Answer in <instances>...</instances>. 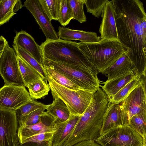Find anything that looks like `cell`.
Instances as JSON below:
<instances>
[{"instance_id":"8fae6325","label":"cell","mask_w":146,"mask_h":146,"mask_svg":"<svg viewBox=\"0 0 146 146\" xmlns=\"http://www.w3.org/2000/svg\"><path fill=\"white\" fill-rule=\"evenodd\" d=\"M18 127L16 111L0 108V146H16Z\"/></svg>"},{"instance_id":"5b68a950","label":"cell","mask_w":146,"mask_h":146,"mask_svg":"<svg viewBox=\"0 0 146 146\" xmlns=\"http://www.w3.org/2000/svg\"><path fill=\"white\" fill-rule=\"evenodd\" d=\"M42 64L65 76L80 89L94 93L99 89L100 81L98 74L83 67L43 59Z\"/></svg>"},{"instance_id":"d4e9b609","label":"cell","mask_w":146,"mask_h":146,"mask_svg":"<svg viewBox=\"0 0 146 146\" xmlns=\"http://www.w3.org/2000/svg\"><path fill=\"white\" fill-rule=\"evenodd\" d=\"M42 66L47 80V79L54 80L57 83L71 90L77 91L80 88L64 75L54 69L45 65Z\"/></svg>"},{"instance_id":"4fadbf2b","label":"cell","mask_w":146,"mask_h":146,"mask_svg":"<svg viewBox=\"0 0 146 146\" xmlns=\"http://www.w3.org/2000/svg\"><path fill=\"white\" fill-rule=\"evenodd\" d=\"M59 127L58 122H54L53 118L45 111V115L38 123L30 125L18 126L17 143L41 133L55 132Z\"/></svg>"},{"instance_id":"6da1fadb","label":"cell","mask_w":146,"mask_h":146,"mask_svg":"<svg viewBox=\"0 0 146 146\" xmlns=\"http://www.w3.org/2000/svg\"><path fill=\"white\" fill-rule=\"evenodd\" d=\"M119 42L139 76L146 75V31L141 25L146 17L143 4L139 0H112Z\"/></svg>"},{"instance_id":"836d02e7","label":"cell","mask_w":146,"mask_h":146,"mask_svg":"<svg viewBox=\"0 0 146 146\" xmlns=\"http://www.w3.org/2000/svg\"><path fill=\"white\" fill-rule=\"evenodd\" d=\"M109 0H84L87 11L98 18L101 17L105 6Z\"/></svg>"},{"instance_id":"f1b7e54d","label":"cell","mask_w":146,"mask_h":146,"mask_svg":"<svg viewBox=\"0 0 146 146\" xmlns=\"http://www.w3.org/2000/svg\"><path fill=\"white\" fill-rule=\"evenodd\" d=\"M146 112L135 115L129 119L128 125L144 139L146 137Z\"/></svg>"},{"instance_id":"4316f807","label":"cell","mask_w":146,"mask_h":146,"mask_svg":"<svg viewBox=\"0 0 146 146\" xmlns=\"http://www.w3.org/2000/svg\"><path fill=\"white\" fill-rule=\"evenodd\" d=\"M13 46L17 56L33 68L39 74L42 78L47 80L44 68L40 63L21 47L13 44Z\"/></svg>"},{"instance_id":"ffe728a7","label":"cell","mask_w":146,"mask_h":146,"mask_svg":"<svg viewBox=\"0 0 146 146\" xmlns=\"http://www.w3.org/2000/svg\"><path fill=\"white\" fill-rule=\"evenodd\" d=\"M80 116L70 115L66 121L58 122L59 127L53 135L52 146H62L75 127Z\"/></svg>"},{"instance_id":"9c48e42d","label":"cell","mask_w":146,"mask_h":146,"mask_svg":"<svg viewBox=\"0 0 146 146\" xmlns=\"http://www.w3.org/2000/svg\"><path fill=\"white\" fill-rule=\"evenodd\" d=\"M32 100L24 85H4L0 88V108L16 111Z\"/></svg>"},{"instance_id":"83f0119b","label":"cell","mask_w":146,"mask_h":146,"mask_svg":"<svg viewBox=\"0 0 146 146\" xmlns=\"http://www.w3.org/2000/svg\"><path fill=\"white\" fill-rule=\"evenodd\" d=\"M61 0H39L44 12L50 21L59 19Z\"/></svg>"},{"instance_id":"e575fe53","label":"cell","mask_w":146,"mask_h":146,"mask_svg":"<svg viewBox=\"0 0 146 146\" xmlns=\"http://www.w3.org/2000/svg\"><path fill=\"white\" fill-rule=\"evenodd\" d=\"M73 19L71 11L68 0H61L58 21L61 25L65 27Z\"/></svg>"},{"instance_id":"9a60e30c","label":"cell","mask_w":146,"mask_h":146,"mask_svg":"<svg viewBox=\"0 0 146 146\" xmlns=\"http://www.w3.org/2000/svg\"><path fill=\"white\" fill-rule=\"evenodd\" d=\"M13 44L23 48L42 66L43 60L40 46L31 35L23 30L17 32Z\"/></svg>"},{"instance_id":"4dcf8cb0","label":"cell","mask_w":146,"mask_h":146,"mask_svg":"<svg viewBox=\"0 0 146 146\" xmlns=\"http://www.w3.org/2000/svg\"><path fill=\"white\" fill-rule=\"evenodd\" d=\"M71 11L72 19H75L82 23L86 21L84 10V0H68Z\"/></svg>"},{"instance_id":"f546056e","label":"cell","mask_w":146,"mask_h":146,"mask_svg":"<svg viewBox=\"0 0 146 146\" xmlns=\"http://www.w3.org/2000/svg\"><path fill=\"white\" fill-rule=\"evenodd\" d=\"M140 77L138 76L130 81L109 100L116 104L120 103L140 84Z\"/></svg>"},{"instance_id":"d6986e66","label":"cell","mask_w":146,"mask_h":146,"mask_svg":"<svg viewBox=\"0 0 146 146\" xmlns=\"http://www.w3.org/2000/svg\"><path fill=\"white\" fill-rule=\"evenodd\" d=\"M138 76L134 70L109 81L103 82L102 90L108 96L109 100L130 81Z\"/></svg>"},{"instance_id":"ba28073f","label":"cell","mask_w":146,"mask_h":146,"mask_svg":"<svg viewBox=\"0 0 146 146\" xmlns=\"http://www.w3.org/2000/svg\"><path fill=\"white\" fill-rule=\"evenodd\" d=\"M0 74L5 85H24L21 74L17 56L8 42L0 59Z\"/></svg>"},{"instance_id":"3957f363","label":"cell","mask_w":146,"mask_h":146,"mask_svg":"<svg viewBox=\"0 0 146 146\" xmlns=\"http://www.w3.org/2000/svg\"><path fill=\"white\" fill-rule=\"evenodd\" d=\"M40 46L42 60L82 67L98 73L80 50L77 42L60 39L46 40Z\"/></svg>"},{"instance_id":"d590c367","label":"cell","mask_w":146,"mask_h":146,"mask_svg":"<svg viewBox=\"0 0 146 146\" xmlns=\"http://www.w3.org/2000/svg\"><path fill=\"white\" fill-rule=\"evenodd\" d=\"M73 146H102L94 140H87L79 142Z\"/></svg>"},{"instance_id":"1f68e13d","label":"cell","mask_w":146,"mask_h":146,"mask_svg":"<svg viewBox=\"0 0 146 146\" xmlns=\"http://www.w3.org/2000/svg\"><path fill=\"white\" fill-rule=\"evenodd\" d=\"M48 106V105L43 104L32 100L16 111L18 121L23 117L36 110L42 108H45L46 110Z\"/></svg>"},{"instance_id":"277c9868","label":"cell","mask_w":146,"mask_h":146,"mask_svg":"<svg viewBox=\"0 0 146 146\" xmlns=\"http://www.w3.org/2000/svg\"><path fill=\"white\" fill-rule=\"evenodd\" d=\"M78 47L98 73H102L124 53L127 48L119 42L101 39L92 43L78 42Z\"/></svg>"},{"instance_id":"7402d4cb","label":"cell","mask_w":146,"mask_h":146,"mask_svg":"<svg viewBox=\"0 0 146 146\" xmlns=\"http://www.w3.org/2000/svg\"><path fill=\"white\" fill-rule=\"evenodd\" d=\"M23 7L19 0H0V26L8 22Z\"/></svg>"},{"instance_id":"44dd1931","label":"cell","mask_w":146,"mask_h":146,"mask_svg":"<svg viewBox=\"0 0 146 146\" xmlns=\"http://www.w3.org/2000/svg\"><path fill=\"white\" fill-rule=\"evenodd\" d=\"M53 100L48 105L46 113L51 117L54 122H63L69 118L70 113L64 102L60 98L52 94Z\"/></svg>"},{"instance_id":"484cf974","label":"cell","mask_w":146,"mask_h":146,"mask_svg":"<svg viewBox=\"0 0 146 146\" xmlns=\"http://www.w3.org/2000/svg\"><path fill=\"white\" fill-rule=\"evenodd\" d=\"M17 56L21 74L25 87H27L29 83L42 77L31 66L18 56Z\"/></svg>"},{"instance_id":"7a4b0ae2","label":"cell","mask_w":146,"mask_h":146,"mask_svg":"<svg viewBox=\"0 0 146 146\" xmlns=\"http://www.w3.org/2000/svg\"><path fill=\"white\" fill-rule=\"evenodd\" d=\"M109 101L102 88L94 92L89 105L62 146H73L83 141H95L100 135Z\"/></svg>"},{"instance_id":"2e32d148","label":"cell","mask_w":146,"mask_h":146,"mask_svg":"<svg viewBox=\"0 0 146 146\" xmlns=\"http://www.w3.org/2000/svg\"><path fill=\"white\" fill-rule=\"evenodd\" d=\"M127 125L121 116L119 103L109 101L100 135L114 127Z\"/></svg>"},{"instance_id":"74e56055","label":"cell","mask_w":146,"mask_h":146,"mask_svg":"<svg viewBox=\"0 0 146 146\" xmlns=\"http://www.w3.org/2000/svg\"><path fill=\"white\" fill-rule=\"evenodd\" d=\"M143 146H146L145 145H143Z\"/></svg>"},{"instance_id":"cb8c5ba5","label":"cell","mask_w":146,"mask_h":146,"mask_svg":"<svg viewBox=\"0 0 146 146\" xmlns=\"http://www.w3.org/2000/svg\"><path fill=\"white\" fill-rule=\"evenodd\" d=\"M27 87L32 100L41 99L47 95L50 90L47 80L40 77L37 80L29 83Z\"/></svg>"},{"instance_id":"d6a6232c","label":"cell","mask_w":146,"mask_h":146,"mask_svg":"<svg viewBox=\"0 0 146 146\" xmlns=\"http://www.w3.org/2000/svg\"><path fill=\"white\" fill-rule=\"evenodd\" d=\"M45 108L36 110L23 117L18 121V126L30 125L39 122L42 117L45 114Z\"/></svg>"},{"instance_id":"7c38bea8","label":"cell","mask_w":146,"mask_h":146,"mask_svg":"<svg viewBox=\"0 0 146 146\" xmlns=\"http://www.w3.org/2000/svg\"><path fill=\"white\" fill-rule=\"evenodd\" d=\"M23 7H26L32 15L46 40L59 39L51 21L44 10L39 0H26L24 2Z\"/></svg>"},{"instance_id":"8d00e7d4","label":"cell","mask_w":146,"mask_h":146,"mask_svg":"<svg viewBox=\"0 0 146 146\" xmlns=\"http://www.w3.org/2000/svg\"><path fill=\"white\" fill-rule=\"evenodd\" d=\"M8 43L5 38L2 36H0V59L3 52L5 46Z\"/></svg>"},{"instance_id":"30bf717a","label":"cell","mask_w":146,"mask_h":146,"mask_svg":"<svg viewBox=\"0 0 146 146\" xmlns=\"http://www.w3.org/2000/svg\"><path fill=\"white\" fill-rule=\"evenodd\" d=\"M146 90L140 84L119 103L121 116L128 125L132 116L146 112Z\"/></svg>"},{"instance_id":"52a82bcc","label":"cell","mask_w":146,"mask_h":146,"mask_svg":"<svg viewBox=\"0 0 146 146\" xmlns=\"http://www.w3.org/2000/svg\"><path fill=\"white\" fill-rule=\"evenodd\" d=\"M145 140L127 125L112 128L100 135L95 141L102 146H143Z\"/></svg>"},{"instance_id":"603a6c76","label":"cell","mask_w":146,"mask_h":146,"mask_svg":"<svg viewBox=\"0 0 146 146\" xmlns=\"http://www.w3.org/2000/svg\"><path fill=\"white\" fill-rule=\"evenodd\" d=\"M55 132H44L35 135L17 143L16 146H52Z\"/></svg>"},{"instance_id":"8992f818","label":"cell","mask_w":146,"mask_h":146,"mask_svg":"<svg viewBox=\"0 0 146 146\" xmlns=\"http://www.w3.org/2000/svg\"><path fill=\"white\" fill-rule=\"evenodd\" d=\"M52 94L62 100L66 104L70 115H82L89 105L93 93L79 89L71 90L47 79Z\"/></svg>"},{"instance_id":"ac0fdd59","label":"cell","mask_w":146,"mask_h":146,"mask_svg":"<svg viewBox=\"0 0 146 146\" xmlns=\"http://www.w3.org/2000/svg\"><path fill=\"white\" fill-rule=\"evenodd\" d=\"M127 53L123 54L102 72L103 74L107 75L108 79L106 81L113 79L134 70L133 65Z\"/></svg>"},{"instance_id":"e0dca14e","label":"cell","mask_w":146,"mask_h":146,"mask_svg":"<svg viewBox=\"0 0 146 146\" xmlns=\"http://www.w3.org/2000/svg\"><path fill=\"white\" fill-rule=\"evenodd\" d=\"M57 34L59 39L70 41L78 40L85 43L96 42L101 39L95 32L72 29L62 26L58 27Z\"/></svg>"},{"instance_id":"5bb4252c","label":"cell","mask_w":146,"mask_h":146,"mask_svg":"<svg viewBox=\"0 0 146 146\" xmlns=\"http://www.w3.org/2000/svg\"><path fill=\"white\" fill-rule=\"evenodd\" d=\"M101 17L102 20L99 30L100 38L119 42L114 17V9L111 1L109 0L106 3Z\"/></svg>"}]
</instances>
